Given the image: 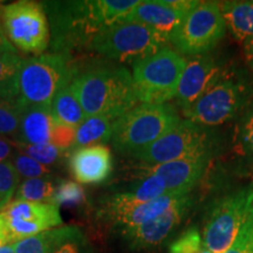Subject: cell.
<instances>
[{
	"mask_svg": "<svg viewBox=\"0 0 253 253\" xmlns=\"http://www.w3.org/2000/svg\"><path fill=\"white\" fill-rule=\"evenodd\" d=\"M140 0H69L42 2L53 53L69 54L87 47L93 38L121 23Z\"/></svg>",
	"mask_w": 253,
	"mask_h": 253,
	"instance_id": "1",
	"label": "cell"
},
{
	"mask_svg": "<svg viewBox=\"0 0 253 253\" xmlns=\"http://www.w3.org/2000/svg\"><path fill=\"white\" fill-rule=\"evenodd\" d=\"M71 88L86 118L106 116L116 121L138 103L130 72L114 63H90L79 68Z\"/></svg>",
	"mask_w": 253,
	"mask_h": 253,
	"instance_id": "2",
	"label": "cell"
},
{
	"mask_svg": "<svg viewBox=\"0 0 253 253\" xmlns=\"http://www.w3.org/2000/svg\"><path fill=\"white\" fill-rule=\"evenodd\" d=\"M253 100V81L237 69H223L217 80L183 114L197 125L216 128L238 119Z\"/></svg>",
	"mask_w": 253,
	"mask_h": 253,
	"instance_id": "3",
	"label": "cell"
},
{
	"mask_svg": "<svg viewBox=\"0 0 253 253\" xmlns=\"http://www.w3.org/2000/svg\"><path fill=\"white\" fill-rule=\"evenodd\" d=\"M181 121L171 104L142 103L114 122L110 142L114 149L131 156L154 143Z\"/></svg>",
	"mask_w": 253,
	"mask_h": 253,
	"instance_id": "4",
	"label": "cell"
},
{
	"mask_svg": "<svg viewBox=\"0 0 253 253\" xmlns=\"http://www.w3.org/2000/svg\"><path fill=\"white\" fill-rule=\"evenodd\" d=\"M79 67L69 54L47 53L24 59L19 97L27 104L50 106L59 90L71 84Z\"/></svg>",
	"mask_w": 253,
	"mask_h": 253,
	"instance_id": "5",
	"label": "cell"
},
{
	"mask_svg": "<svg viewBox=\"0 0 253 253\" xmlns=\"http://www.w3.org/2000/svg\"><path fill=\"white\" fill-rule=\"evenodd\" d=\"M169 38L138 23L121 21L96 34L88 49L118 62H135L168 46Z\"/></svg>",
	"mask_w": 253,
	"mask_h": 253,
	"instance_id": "6",
	"label": "cell"
},
{
	"mask_svg": "<svg viewBox=\"0 0 253 253\" xmlns=\"http://www.w3.org/2000/svg\"><path fill=\"white\" fill-rule=\"evenodd\" d=\"M219 148V135L216 128H209L190 120H181L158 140L130 157L143 166H156L192 155L213 151Z\"/></svg>",
	"mask_w": 253,
	"mask_h": 253,
	"instance_id": "7",
	"label": "cell"
},
{
	"mask_svg": "<svg viewBox=\"0 0 253 253\" xmlns=\"http://www.w3.org/2000/svg\"><path fill=\"white\" fill-rule=\"evenodd\" d=\"M185 59L169 46L132 65L138 102L163 104L176 96Z\"/></svg>",
	"mask_w": 253,
	"mask_h": 253,
	"instance_id": "8",
	"label": "cell"
},
{
	"mask_svg": "<svg viewBox=\"0 0 253 253\" xmlns=\"http://www.w3.org/2000/svg\"><path fill=\"white\" fill-rule=\"evenodd\" d=\"M253 207V183L221 196L209 209L203 244L212 253H225L238 235Z\"/></svg>",
	"mask_w": 253,
	"mask_h": 253,
	"instance_id": "9",
	"label": "cell"
},
{
	"mask_svg": "<svg viewBox=\"0 0 253 253\" xmlns=\"http://www.w3.org/2000/svg\"><path fill=\"white\" fill-rule=\"evenodd\" d=\"M226 28L219 2L198 1L172 32L169 43L179 54H207L223 39Z\"/></svg>",
	"mask_w": 253,
	"mask_h": 253,
	"instance_id": "10",
	"label": "cell"
},
{
	"mask_svg": "<svg viewBox=\"0 0 253 253\" xmlns=\"http://www.w3.org/2000/svg\"><path fill=\"white\" fill-rule=\"evenodd\" d=\"M0 21L9 42L26 54H42L50 43V32L43 5L19 0L0 6Z\"/></svg>",
	"mask_w": 253,
	"mask_h": 253,
	"instance_id": "11",
	"label": "cell"
},
{
	"mask_svg": "<svg viewBox=\"0 0 253 253\" xmlns=\"http://www.w3.org/2000/svg\"><path fill=\"white\" fill-rule=\"evenodd\" d=\"M61 224L55 205L13 201L0 210V246L15 244Z\"/></svg>",
	"mask_w": 253,
	"mask_h": 253,
	"instance_id": "12",
	"label": "cell"
},
{
	"mask_svg": "<svg viewBox=\"0 0 253 253\" xmlns=\"http://www.w3.org/2000/svg\"><path fill=\"white\" fill-rule=\"evenodd\" d=\"M194 204L195 198L191 194L183 196L175 205L153 220L119 232L120 238L130 251H153L161 248L182 225Z\"/></svg>",
	"mask_w": 253,
	"mask_h": 253,
	"instance_id": "13",
	"label": "cell"
},
{
	"mask_svg": "<svg viewBox=\"0 0 253 253\" xmlns=\"http://www.w3.org/2000/svg\"><path fill=\"white\" fill-rule=\"evenodd\" d=\"M216 154L213 151H207L172 162L141 166L136 173L138 177L149 175L160 177L167 186L168 195H189L202 181Z\"/></svg>",
	"mask_w": 253,
	"mask_h": 253,
	"instance_id": "14",
	"label": "cell"
},
{
	"mask_svg": "<svg viewBox=\"0 0 253 253\" xmlns=\"http://www.w3.org/2000/svg\"><path fill=\"white\" fill-rule=\"evenodd\" d=\"M197 2L196 0H141L123 21L145 25L170 39L182 19Z\"/></svg>",
	"mask_w": 253,
	"mask_h": 253,
	"instance_id": "15",
	"label": "cell"
},
{
	"mask_svg": "<svg viewBox=\"0 0 253 253\" xmlns=\"http://www.w3.org/2000/svg\"><path fill=\"white\" fill-rule=\"evenodd\" d=\"M223 69L217 59L209 53L190 58L173 97L182 112L191 107L209 89Z\"/></svg>",
	"mask_w": 253,
	"mask_h": 253,
	"instance_id": "16",
	"label": "cell"
},
{
	"mask_svg": "<svg viewBox=\"0 0 253 253\" xmlns=\"http://www.w3.org/2000/svg\"><path fill=\"white\" fill-rule=\"evenodd\" d=\"M69 169L79 184H100L113 172L112 151L106 145H91L74 150Z\"/></svg>",
	"mask_w": 253,
	"mask_h": 253,
	"instance_id": "17",
	"label": "cell"
},
{
	"mask_svg": "<svg viewBox=\"0 0 253 253\" xmlns=\"http://www.w3.org/2000/svg\"><path fill=\"white\" fill-rule=\"evenodd\" d=\"M181 197L183 196L166 195L155 199V201L148 202V203L136 205V207L126 209V210L120 211V212L100 217V219L104 224H107L113 231H116L119 233L123 230L131 229V227L153 220L154 218L166 212L168 209L175 205Z\"/></svg>",
	"mask_w": 253,
	"mask_h": 253,
	"instance_id": "18",
	"label": "cell"
},
{
	"mask_svg": "<svg viewBox=\"0 0 253 253\" xmlns=\"http://www.w3.org/2000/svg\"><path fill=\"white\" fill-rule=\"evenodd\" d=\"M55 121L50 106L26 104L17 142L26 144L49 143Z\"/></svg>",
	"mask_w": 253,
	"mask_h": 253,
	"instance_id": "19",
	"label": "cell"
},
{
	"mask_svg": "<svg viewBox=\"0 0 253 253\" xmlns=\"http://www.w3.org/2000/svg\"><path fill=\"white\" fill-rule=\"evenodd\" d=\"M226 27L240 41L253 39V0L219 2Z\"/></svg>",
	"mask_w": 253,
	"mask_h": 253,
	"instance_id": "20",
	"label": "cell"
},
{
	"mask_svg": "<svg viewBox=\"0 0 253 253\" xmlns=\"http://www.w3.org/2000/svg\"><path fill=\"white\" fill-rule=\"evenodd\" d=\"M114 120L106 116H89L77 128L73 151L91 145H104L110 142Z\"/></svg>",
	"mask_w": 253,
	"mask_h": 253,
	"instance_id": "21",
	"label": "cell"
},
{
	"mask_svg": "<svg viewBox=\"0 0 253 253\" xmlns=\"http://www.w3.org/2000/svg\"><path fill=\"white\" fill-rule=\"evenodd\" d=\"M55 120L63 125L78 128L86 119L78 96L71 88V84L59 90L50 104Z\"/></svg>",
	"mask_w": 253,
	"mask_h": 253,
	"instance_id": "22",
	"label": "cell"
},
{
	"mask_svg": "<svg viewBox=\"0 0 253 253\" xmlns=\"http://www.w3.org/2000/svg\"><path fill=\"white\" fill-rule=\"evenodd\" d=\"M23 61L15 48L0 53V99L19 97V78Z\"/></svg>",
	"mask_w": 253,
	"mask_h": 253,
	"instance_id": "23",
	"label": "cell"
},
{
	"mask_svg": "<svg viewBox=\"0 0 253 253\" xmlns=\"http://www.w3.org/2000/svg\"><path fill=\"white\" fill-rule=\"evenodd\" d=\"M49 253H91V248L80 227L65 225L53 229Z\"/></svg>",
	"mask_w": 253,
	"mask_h": 253,
	"instance_id": "24",
	"label": "cell"
},
{
	"mask_svg": "<svg viewBox=\"0 0 253 253\" xmlns=\"http://www.w3.org/2000/svg\"><path fill=\"white\" fill-rule=\"evenodd\" d=\"M56 188V179H53L50 176L25 179L15 191L14 201L52 204Z\"/></svg>",
	"mask_w": 253,
	"mask_h": 253,
	"instance_id": "25",
	"label": "cell"
},
{
	"mask_svg": "<svg viewBox=\"0 0 253 253\" xmlns=\"http://www.w3.org/2000/svg\"><path fill=\"white\" fill-rule=\"evenodd\" d=\"M26 104L20 97L9 100L0 99V136L1 137H11L13 138V141L18 140L21 119Z\"/></svg>",
	"mask_w": 253,
	"mask_h": 253,
	"instance_id": "26",
	"label": "cell"
},
{
	"mask_svg": "<svg viewBox=\"0 0 253 253\" xmlns=\"http://www.w3.org/2000/svg\"><path fill=\"white\" fill-rule=\"evenodd\" d=\"M235 143L240 156L253 164V100L237 119Z\"/></svg>",
	"mask_w": 253,
	"mask_h": 253,
	"instance_id": "27",
	"label": "cell"
},
{
	"mask_svg": "<svg viewBox=\"0 0 253 253\" xmlns=\"http://www.w3.org/2000/svg\"><path fill=\"white\" fill-rule=\"evenodd\" d=\"M14 147L18 151L27 155L28 157L33 158L37 162L46 167L62 163L69 155H72V151L60 149V148L50 143L26 144L14 141Z\"/></svg>",
	"mask_w": 253,
	"mask_h": 253,
	"instance_id": "28",
	"label": "cell"
},
{
	"mask_svg": "<svg viewBox=\"0 0 253 253\" xmlns=\"http://www.w3.org/2000/svg\"><path fill=\"white\" fill-rule=\"evenodd\" d=\"M86 203V192L79 183L59 181L52 204L55 207L74 208Z\"/></svg>",
	"mask_w": 253,
	"mask_h": 253,
	"instance_id": "29",
	"label": "cell"
},
{
	"mask_svg": "<svg viewBox=\"0 0 253 253\" xmlns=\"http://www.w3.org/2000/svg\"><path fill=\"white\" fill-rule=\"evenodd\" d=\"M19 184L20 176L15 171L12 163H0V210L9 204Z\"/></svg>",
	"mask_w": 253,
	"mask_h": 253,
	"instance_id": "30",
	"label": "cell"
},
{
	"mask_svg": "<svg viewBox=\"0 0 253 253\" xmlns=\"http://www.w3.org/2000/svg\"><path fill=\"white\" fill-rule=\"evenodd\" d=\"M11 163L15 169V171L19 173V176L25 177L26 179L47 177L50 176V173H52V170L48 167L37 162L36 160L28 157L27 155L20 153L18 150L14 157L12 158Z\"/></svg>",
	"mask_w": 253,
	"mask_h": 253,
	"instance_id": "31",
	"label": "cell"
},
{
	"mask_svg": "<svg viewBox=\"0 0 253 253\" xmlns=\"http://www.w3.org/2000/svg\"><path fill=\"white\" fill-rule=\"evenodd\" d=\"M203 246V239L196 226H190L170 244L169 253H198Z\"/></svg>",
	"mask_w": 253,
	"mask_h": 253,
	"instance_id": "32",
	"label": "cell"
},
{
	"mask_svg": "<svg viewBox=\"0 0 253 253\" xmlns=\"http://www.w3.org/2000/svg\"><path fill=\"white\" fill-rule=\"evenodd\" d=\"M53 229L14 244V253H49Z\"/></svg>",
	"mask_w": 253,
	"mask_h": 253,
	"instance_id": "33",
	"label": "cell"
},
{
	"mask_svg": "<svg viewBox=\"0 0 253 253\" xmlns=\"http://www.w3.org/2000/svg\"><path fill=\"white\" fill-rule=\"evenodd\" d=\"M225 253H253V207L232 245Z\"/></svg>",
	"mask_w": 253,
	"mask_h": 253,
	"instance_id": "34",
	"label": "cell"
},
{
	"mask_svg": "<svg viewBox=\"0 0 253 253\" xmlns=\"http://www.w3.org/2000/svg\"><path fill=\"white\" fill-rule=\"evenodd\" d=\"M75 135H77V128L55 121V125L52 129L49 143L60 149L69 150L73 153L72 149L75 142Z\"/></svg>",
	"mask_w": 253,
	"mask_h": 253,
	"instance_id": "35",
	"label": "cell"
},
{
	"mask_svg": "<svg viewBox=\"0 0 253 253\" xmlns=\"http://www.w3.org/2000/svg\"><path fill=\"white\" fill-rule=\"evenodd\" d=\"M15 153L17 149L14 147V141L0 136V163L11 162Z\"/></svg>",
	"mask_w": 253,
	"mask_h": 253,
	"instance_id": "36",
	"label": "cell"
},
{
	"mask_svg": "<svg viewBox=\"0 0 253 253\" xmlns=\"http://www.w3.org/2000/svg\"><path fill=\"white\" fill-rule=\"evenodd\" d=\"M244 56L246 65L253 74V39L244 41Z\"/></svg>",
	"mask_w": 253,
	"mask_h": 253,
	"instance_id": "37",
	"label": "cell"
},
{
	"mask_svg": "<svg viewBox=\"0 0 253 253\" xmlns=\"http://www.w3.org/2000/svg\"><path fill=\"white\" fill-rule=\"evenodd\" d=\"M12 48H14V47L12 46V43L8 41L7 37H6V34L4 32V28H2L1 21H0V53L4 52V50L12 49Z\"/></svg>",
	"mask_w": 253,
	"mask_h": 253,
	"instance_id": "38",
	"label": "cell"
},
{
	"mask_svg": "<svg viewBox=\"0 0 253 253\" xmlns=\"http://www.w3.org/2000/svg\"><path fill=\"white\" fill-rule=\"evenodd\" d=\"M0 253H14V244L0 246Z\"/></svg>",
	"mask_w": 253,
	"mask_h": 253,
	"instance_id": "39",
	"label": "cell"
},
{
	"mask_svg": "<svg viewBox=\"0 0 253 253\" xmlns=\"http://www.w3.org/2000/svg\"><path fill=\"white\" fill-rule=\"evenodd\" d=\"M198 253H212V252H211L208 248H205L204 244H203V246H202L201 250H199V251H198Z\"/></svg>",
	"mask_w": 253,
	"mask_h": 253,
	"instance_id": "40",
	"label": "cell"
}]
</instances>
